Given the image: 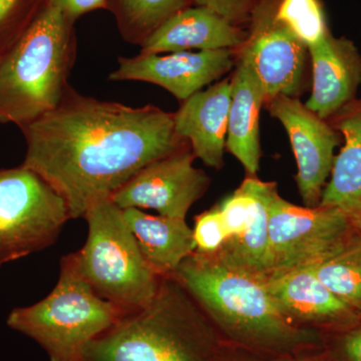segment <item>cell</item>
Returning a JSON list of instances; mask_svg holds the SVG:
<instances>
[{
	"label": "cell",
	"mask_w": 361,
	"mask_h": 361,
	"mask_svg": "<svg viewBox=\"0 0 361 361\" xmlns=\"http://www.w3.org/2000/svg\"><path fill=\"white\" fill-rule=\"evenodd\" d=\"M20 130L26 142L21 165L65 199L71 219L84 217L90 204L188 144L176 134L174 114L101 101L71 85L56 108Z\"/></svg>",
	"instance_id": "obj_1"
},
{
	"label": "cell",
	"mask_w": 361,
	"mask_h": 361,
	"mask_svg": "<svg viewBox=\"0 0 361 361\" xmlns=\"http://www.w3.org/2000/svg\"><path fill=\"white\" fill-rule=\"evenodd\" d=\"M171 276L198 304L225 343L268 355L323 348L319 332L297 327L279 312L264 280L230 267L216 255L194 252Z\"/></svg>",
	"instance_id": "obj_2"
},
{
	"label": "cell",
	"mask_w": 361,
	"mask_h": 361,
	"mask_svg": "<svg viewBox=\"0 0 361 361\" xmlns=\"http://www.w3.org/2000/svg\"><path fill=\"white\" fill-rule=\"evenodd\" d=\"M223 343L184 287L166 276L148 305L90 342L84 360L215 361Z\"/></svg>",
	"instance_id": "obj_3"
},
{
	"label": "cell",
	"mask_w": 361,
	"mask_h": 361,
	"mask_svg": "<svg viewBox=\"0 0 361 361\" xmlns=\"http://www.w3.org/2000/svg\"><path fill=\"white\" fill-rule=\"evenodd\" d=\"M75 23L45 4L0 54V123L25 127L58 106L77 59Z\"/></svg>",
	"instance_id": "obj_4"
},
{
	"label": "cell",
	"mask_w": 361,
	"mask_h": 361,
	"mask_svg": "<svg viewBox=\"0 0 361 361\" xmlns=\"http://www.w3.org/2000/svg\"><path fill=\"white\" fill-rule=\"evenodd\" d=\"M82 218L89 227L87 241L70 254L80 276L126 314L148 305L163 277L145 260L122 209L104 197L90 204Z\"/></svg>",
	"instance_id": "obj_5"
},
{
	"label": "cell",
	"mask_w": 361,
	"mask_h": 361,
	"mask_svg": "<svg viewBox=\"0 0 361 361\" xmlns=\"http://www.w3.org/2000/svg\"><path fill=\"white\" fill-rule=\"evenodd\" d=\"M126 315L92 291L68 254L54 290L39 302L14 308L6 324L39 343L51 361H85L90 342Z\"/></svg>",
	"instance_id": "obj_6"
},
{
	"label": "cell",
	"mask_w": 361,
	"mask_h": 361,
	"mask_svg": "<svg viewBox=\"0 0 361 361\" xmlns=\"http://www.w3.org/2000/svg\"><path fill=\"white\" fill-rule=\"evenodd\" d=\"M68 220L65 199L37 173L0 169V267L54 245Z\"/></svg>",
	"instance_id": "obj_7"
},
{
	"label": "cell",
	"mask_w": 361,
	"mask_h": 361,
	"mask_svg": "<svg viewBox=\"0 0 361 361\" xmlns=\"http://www.w3.org/2000/svg\"><path fill=\"white\" fill-rule=\"evenodd\" d=\"M353 222L336 208L299 207L274 192L269 206L270 274L314 265L349 241Z\"/></svg>",
	"instance_id": "obj_8"
},
{
	"label": "cell",
	"mask_w": 361,
	"mask_h": 361,
	"mask_svg": "<svg viewBox=\"0 0 361 361\" xmlns=\"http://www.w3.org/2000/svg\"><path fill=\"white\" fill-rule=\"evenodd\" d=\"M276 0H261L252 13L251 32L239 59L258 78L266 97H297L303 89L307 47L275 18Z\"/></svg>",
	"instance_id": "obj_9"
},
{
	"label": "cell",
	"mask_w": 361,
	"mask_h": 361,
	"mask_svg": "<svg viewBox=\"0 0 361 361\" xmlns=\"http://www.w3.org/2000/svg\"><path fill=\"white\" fill-rule=\"evenodd\" d=\"M195 159L190 145H185L145 166L111 194V201L121 209H152L165 217L186 219L210 185L206 173L194 167Z\"/></svg>",
	"instance_id": "obj_10"
},
{
	"label": "cell",
	"mask_w": 361,
	"mask_h": 361,
	"mask_svg": "<svg viewBox=\"0 0 361 361\" xmlns=\"http://www.w3.org/2000/svg\"><path fill=\"white\" fill-rule=\"evenodd\" d=\"M275 183L248 177L218 204L227 238L215 254L221 261L265 280L270 274L269 206Z\"/></svg>",
	"instance_id": "obj_11"
},
{
	"label": "cell",
	"mask_w": 361,
	"mask_h": 361,
	"mask_svg": "<svg viewBox=\"0 0 361 361\" xmlns=\"http://www.w3.org/2000/svg\"><path fill=\"white\" fill-rule=\"evenodd\" d=\"M266 104L290 140L298 170L297 187L304 205L315 208L334 167V149L341 142L338 134L297 97L278 96Z\"/></svg>",
	"instance_id": "obj_12"
},
{
	"label": "cell",
	"mask_w": 361,
	"mask_h": 361,
	"mask_svg": "<svg viewBox=\"0 0 361 361\" xmlns=\"http://www.w3.org/2000/svg\"><path fill=\"white\" fill-rule=\"evenodd\" d=\"M109 80H135L163 87L180 102L186 101L231 70L234 49L176 51L118 58Z\"/></svg>",
	"instance_id": "obj_13"
},
{
	"label": "cell",
	"mask_w": 361,
	"mask_h": 361,
	"mask_svg": "<svg viewBox=\"0 0 361 361\" xmlns=\"http://www.w3.org/2000/svg\"><path fill=\"white\" fill-rule=\"evenodd\" d=\"M266 289L279 312L291 324L319 332L320 327L346 324L355 311L320 281L311 266L273 273Z\"/></svg>",
	"instance_id": "obj_14"
},
{
	"label": "cell",
	"mask_w": 361,
	"mask_h": 361,
	"mask_svg": "<svg viewBox=\"0 0 361 361\" xmlns=\"http://www.w3.org/2000/svg\"><path fill=\"white\" fill-rule=\"evenodd\" d=\"M230 103L231 80L226 78L182 102L174 113L176 134L196 158L216 170L224 165Z\"/></svg>",
	"instance_id": "obj_15"
},
{
	"label": "cell",
	"mask_w": 361,
	"mask_h": 361,
	"mask_svg": "<svg viewBox=\"0 0 361 361\" xmlns=\"http://www.w3.org/2000/svg\"><path fill=\"white\" fill-rule=\"evenodd\" d=\"M312 63V92L305 106L323 120L355 101L361 84V54L353 42L331 32L308 49Z\"/></svg>",
	"instance_id": "obj_16"
},
{
	"label": "cell",
	"mask_w": 361,
	"mask_h": 361,
	"mask_svg": "<svg viewBox=\"0 0 361 361\" xmlns=\"http://www.w3.org/2000/svg\"><path fill=\"white\" fill-rule=\"evenodd\" d=\"M247 35L207 7L191 6L171 16L145 40L141 54L240 49Z\"/></svg>",
	"instance_id": "obj_17"
},
{
	"label": "cell",
	"mask_w": 361,
	"mask_h": 361,
	"mask_svg": "<svg viewBox=\"0 0 361 361\" xmlns=\"http://www.w3.org/2000/svg\"><path fill=\"white\" fill-rule=\"evenodd\" d=\"M266 97L258 78L239 59L231 78V103L226 148L243 165L249 177L260 168V113Z\"/></svg>",
	"instance_id": "obj_18"
},
{
	"label": "cell",
	"mask_w": 361,
	"mask_h": 361,
	"mask_svg": "<svg viewBox=\"0 0 361 361\" xmlns=\"http://www.w3.org/2000/svg\"><path fill=\"white\" fill-rule=\"evenodd\" d=\"M334 118L332 127L343 135L344 146L334 159L319 206L338 209L355 222L361 216V101L351 102Z\"/></svg>",
	"instance_id": "obj_19"
},
{
	"label": "cell",
	"mask_w": 361,
	"mask_h": 361,
	"mask_svg": "<svg viewBox=\"0 0 361 361\" xmlns=\"http://www.w3.org/2000/svg\"><path fill=\"white\" fill-rule=\"evenodd\" d=\"M122 210L145 260L160 276L174 274L194 253L193 229L186 219L149 215L137 208Z\"/></svg>",
	"instance_id": "obj_20"
},
{
	"label": "cell",
	"mask_w": 361,
	"mask_h": 361,
	"mask_svg": "<svg viewBox=\"0 0 361 361\" xmlns=\"http://www.w3.org/2000/svg\"><path fill=\"white\" fill-rule=\"evenodd\" d=\"M191 6L192 0H108L123 40L139 47L171 16Z\"/></svg>",
	"instance_id": "obj_21"
},
{
	"label": "cell",
	"mask_w": 361,
	"mask_h": 361,
	"mask_svg": "<svg viewBox=\"0 0 361 361\" xmlns=\"http://www.w3.org/2000/svg\"><path fill=\"white\" fill-rule=\"evenodd\" d=\"M311 267L337 298L353 311H361V240H349L341 250Z\"/></svg>",
	"instance_id": "obj_22"
},
{
	"label": "cell",
	"mask_w": 361,
	"mask_h": 361,
	"mask_svg": "<svg viewBox=\"0 0 361 361\" xmlns=\"http://www.w3.org/2000/svg\"><path fill=\"white\" fill-rule=\"evenodd\" d=\"M274 14L307 49L330 33L320 0H276Z\"/></svg>",
	"instance_id": "obj_23"
},
{
	"label": "cell",
	"mask_w": 361,
	"mask_h": 361,
	"mask_svg": "<svg viewBox=\"0 0 361 361\" xmlns=\"http://www.w3.org/2000/svg\"><path fill=\"white\" fill-rule=\"evenodd\" d=\"M44 4L45 0H0V54L20 37Z\"/></svg>",
	"instance_id": "obj_24"
},
{
	"label": "cell",
	"mask_w": 361,
	"mask_h": 361,
	"mask_svg": "<svg viewBox=\"0 0 361 361\" xmlns=\"http://www.w3.org/2000/svg\"><path fill=\"white\" fill-rule=\"evenodd\" d=\"M193 236L195 253L215 255L221 250L227 238V232L219 206L196 216Z\"/></svg>",
	"instance_id": "obj_25"
},
{
	"label": "cell",
	"mask_w": 361,
	"mask_h": 361,
	"mask_svg": "<svg viewBox=\"0 0 361 361\" xmlns=\"http://www.w3.org/2000/svg\"><path fill=\"white\" fill-rule=\"evenodd\" d=\"M215 361H330L320 349L288 355H268L252 353L230 344L223 343Z\"/></svg>",
	"instance_id": "obj_26"
},
{
	"label": "cell",
	"mask_w": 361,
	"mask_h": 361,
	"mask_svg": "<svg viewBox=\"0 0 361 361\" xmlns=\"http://www.w3.org/2000/svg\"><path fill=\"white\" fill-rule=\"evenodd\" d=\"M259 0H192L193 6L207 7L235 25L249 20Z\"/></svg>",
	"instance_id": "obj_27"
},
{
	"label": "cell",
	"mask_w": 361,
	"mask_h": 361,
	"mask_svg": "<svg viewBox=\"0 0 361 361\" xmlns=\"http://www.w3.org/2000/svg\"><path fill=\"white\" fill-rule=\"evenodd\" d=\"M45 4L61 9L75 23L85 14L108 9V0H45Z\"/></svg>",
	"instance_id": "obj_28"
},
{
	"label": "cell",
	"mask_w": 361,
	"mask_h": 361,
	"mask_svg": "<svg viewBox=\"0 0 361 361\" xmlns=\"http://www.w3.org/2000/svg\"><path fill=\"white\" fill-rule=\"evenodd\" d=\"M341 351L348 361H361V326L350 330L342 338Z\"/></svg>",
	"instance_id": "obj_29"
},
{
	"label": "cell",
	"mask_w": 361,
	"mask_h": 361,
	"mask_svg": "<svg viewBox=\"0 0 361 361\" xmlns=\"http://www.w3.org/2000/svg\"><path fill=\"white\" fill-rule=\"evenodd\" d=\"M355 224H357L358 228H360V231H361V216H360V219H358L357 221H355Z\"/></svg>",
	"instance_id": "obj_30"
}]
</instances>
